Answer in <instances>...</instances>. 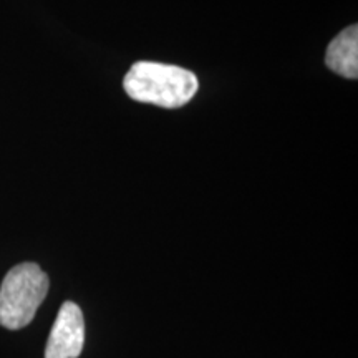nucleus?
Segmentation results:
<instances>
[{
	"label": "nucleus",
	"mask_w": 358,
	"mask_h": 358,
	"mask_svg": "<svg viewBox=\"0 0 358 358\" xmlns=\"http://www.w3.org/2000/svg\"><path fill=\"white\" fill-rule=\"evenodd\" d=\"M48 275L35 262H24L7 272L0 285V325L20 330L34 320L48 294Z\"/></svg>",
	"instance_id": "nucleus-2"
},
{
	"label": "nucleus",
	"mask_w": 358,
	"mask_h": 358,
	"mask_svg": "<svg viewBox=\"0 0 358 358\" xmlns=\"http://www.w3.org/2000/svg\"><path fill=\"white\" fill-rule=\"evenodd\" d=\"M85 343V320L82 308L65 302L48 337L45 358H78Z\"/></svg>",
	"instance_id": "nucleus-3"
},
{
	"label": "nucleus",
	"mask_w": 358,
	"mask_h": 358,
	"mask_svg": "<svg viewBox=\"0 0 358 358\" xmlns=\"http://www.w3.org/2000/svg\"><path fill=\"white\" fill-rule=\"evenodd\" d=\"M325 64L335 73L357 80L358 77V27L352 25L340 32L329 45Z\"/></svg>",
	"instance_id": "nucleus-4"
},
{
	"label": "nucleus",
	"mask_w": 358,
	"mask_h": 358,
	"mask_svg": "<svg viewBox=\"0 0 358 358\" xmlns=\"http://www.w3.org/2000/svg\"><path fill=\"white\" fill-rule=\"evenodd\" d=\"M123 87L129 98L140 103L179 108L192 100L199 83L192 71L181 66L136 62L124 75Z\"/></svg>",
	"instance_id": "nucleus-1"
}]
</instances>
